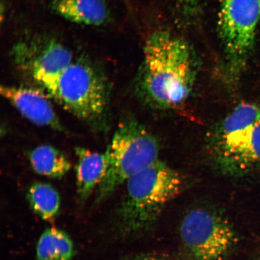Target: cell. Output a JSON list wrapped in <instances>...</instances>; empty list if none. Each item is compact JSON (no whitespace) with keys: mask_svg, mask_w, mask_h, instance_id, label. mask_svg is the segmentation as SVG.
Returning <instances> with one entry per match:
<instances>
[{"mask_svg":"<svg viewBox=\"0 0 260 260\" xmlns=\"http://www.w3.org/2000/svg\"><path fill=\"white\" fill-rule=\"evenodd\" d=\"M197 68L186 42L169 31L155 32L146 42L144 61L133 93L152 109L180 108L192 92Z\"/></svg>","mask_w":260,"mask_h":260,"instance_id":"6da1fadb","label":"cell"},{"mask_svg":"<svg viewBox=\"0 0 260 260\" xmlns=\"http://www.w3.org/2000/svg\"><path fill=\"white\" fill-rule=\"evenodd\" d=\"M126 184L115 220L117 233L125 238L150 229L185 186L183 176L160 159L133 175Z\"/></svg>","mask_w":260,"mask_h":260,"instance_id":"7a4b0ae2","label":"cell"},{"mask_svg":"<svg viewBox=\"0 0 260 260\" xmlns=\"http://www.w3.org/2000/svg\"><path fill=\"white\" fill-rule=\"evenodd\" d=\"M206 151L217 171L240 177L260 164V107L242 103L207 133Z\"/></svg>","mask_w":260,"mask_h":260,"instance_id":"3957f363","label":"cell"},{"mask_svg":"<svg viewBox=\"0 0 260 260\" xmlns=\"http://www.w3.org/2000/svg\"><path fill=\"white\" fill-rule=\"evenodd\" d=\"M48 95L93 132L109 131L111 84L102 71L76 60L43 87Z\"/></svg>","mask_w":260,"mask_h":260,"instance_id":"277c9868","label":"cell"},{"mask_svg":"<svg viewBox=\"0 0 260 260\" xmlns=\"http://www.w3.org/2000/svg\"><path fill=\"white\" fill-rule=\"evenodd\" d=\"M109 167L98 188L96 203L102 202L133 175L158 160L157 139L134 116L123 117L107 147Z\"/></svg>","mask_w":260,"mask_h":260,"instance_id":"5b68a950","label":"cell"},{"mask_svg":"<svg viewBox=\"0 0 260 260\" xmlns=\"http://www.w3.org/2000/svg\"><path fill=\"white\" fill-rule=\"evenodd\" d=\"M260 0H222L218 28L224 50L222 80L229 90L238 86L255 43Z\"/></svg>","mask_w":260,"mask_h":260,"instance_id":"8992f818","label":"cell"},{"mask_svg":"<svg viewBox=\"0 0 260 260\" xmlns=\"http://www.w3.org/2000/svg\"><path fill=\"white\" fill-rule=\"evenodd\" d=\"M185 260H226L239 237L232 222L219 211L204 207L190 209L179 229Z\"/></svg>","mask_w":260,"mask_h":260,"instance_id":"52a82bcc","label":"cell"},{"mask_svg":"<svg viewBox=\"0 0 260 260\" xmlns=\"http://www.w3.org/2000/svg\"><path fill=\"white\" fill-rule=\"evenodd\" d=\"M14 58L16 64L42 87L54 80L75 59L69 48L53 40L19 44L15 48Z\"/></svg>","mask_w":260,"mask_h":260,"instance_id":"ba28073f","label":"cell"},{"mask_svg":"<svg viewBox=\"0 0 260 260\" xmlns=\"http://www.w3.org/2000/svg\"><path fill=\"white\" fill-rule=\"evenodd\" d=\"M0 93L21 115L34 124L67 133L48 98L30 87L2 86Z\"/></svg>","mask_w":260,"mask_h":260,"instance_id":"9c48e42d","label":"cell"},{"mask_svg":"<svg viewBox=\"0 0 260 260\" xmlns=\"http://www.w3.org/2000/svg\"><path fill=\"white\" fill-rule=\"evenodd\" d=\"M76 167L78 197L81 203L85 202L96 186L105 178L108 170V152H95L83 147H76Z\"/></svg>","mask_w":260,"mask_h":260,"instance_id":"30bf717a","label":"cell"},{"mask_svg":"<svg viewBox=\"0 0 260 260\" xmlns=\"http://www.w3.org/2000/svg\"><path fill=\"white\" fill-rule=\"evenodd\" d=\"M51 5L57 14L77 24L100 26L109 17L103 0H53Z\"/></svg>","mask_w":260,"mask_h":260,"instance_id":"8fae6325","label":"cell"},{"mask_svg":"<svg viewBox=\"0 0 260 260\" xmlns=\"http://www.w3.org/2000/svg\"><path fill=\"white\" fill-rule=\"evenodd\" d=\"M28 157L32 170L42 176L61 178L71 168V162L67 155L50 145L37 146L28 152Z\"/></svg>","mask_w":260,"mask_h":260,"instance_id":"7c38bea8","label":"cell"},{"mask_svg":"<svg viewBox=\"0 0 260 260\" xmlns=\"http://www.w3.org/2000/svg\"><path fill=\"white\" fill-rule=\"evenodd\" d=\"M74 247L72 240L63 231L51 228L39 240L36 260H72Z\"/></svg>","mask_w":260,"mask_h":260,"instance_id":"4fadbf2b","label":"cell"},{"mask_svg":"<svg viewBox=\"0 0 260 260\" xmlns=\"http://www.w3.org/2000/svg\"><path fill=\"white\" fill-rule=\"evenodd\" d=\"M29 204L35 213L45 221L53 220L60 207L59 193L50 184L36 182L27 193Z\"/></svg>","mask_w":260,"mask_h":260,"instance_id":"5bb4252c","label":"cell"},{"mask_svg":"<svg viewBox=\"0 0 260 260\" xmlns=\"http://www.w3.org/2000/svg\"><path fill=\"white\" fill-rule=\"evenodd\" d=\"M129 260H172V258L167 253L151 252L136 256Z\"/></svg>","mask_w":260,"mask_h":260,"instance_id":"9a60e30c","label":"cell"}]
</instances>
